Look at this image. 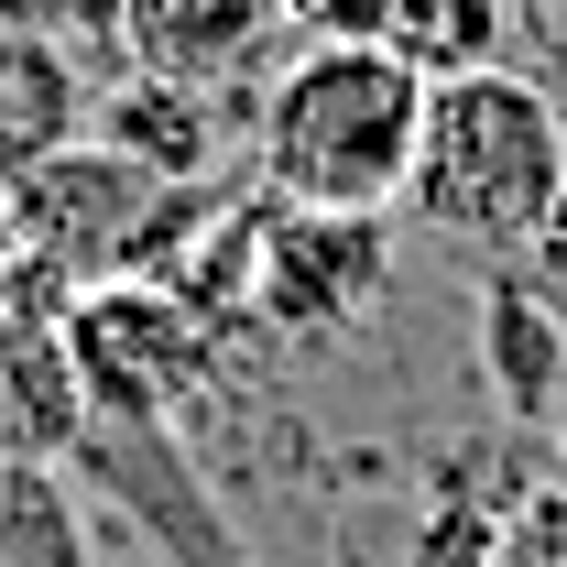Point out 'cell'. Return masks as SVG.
<instances>
[{
	"label": "cell",
	"instance_id": "277c9868",
	"mask_svg": "<svg viewBox=\"0 0 567 567\" xmlns=\"http://www.w3.org/2000/svg\"><path fill=\"white\" fill-rule=\"evenodd\" d=\"M164 197H175V186H153L110 142H66L55 164H33V175L0 197V240H11L22 274L44 262V274H66V295H76V284L142 274V240H153Z\"/></svg>",
	"mask_w": 567,
	"mask_h": 567
},
{
	"label": "cell",
	"instance_id": "5b68a950",
	"mask_svg": "<svg viewBox=\"0 0 567 567\" xmlns=\"http://www.w3.org/2000/svg\"><path fill=\"white\" fill-rule=\"evenodd\" d=\"M382 295H393V229H382V218L262 208L251 328H274V339H295V350H317V339H350Z\"/></svg>",
	"mask_w": 567,
	"mask_h": 567
},
{
	"label": "cell",
	"instance_id": "8992f818",
	"mask_svg": "<svg viewBox=\"0 0 567 567\" xmlns=\"http://www.w3.org/2000/svg\"><path fill=\"white\" fill-rule=\"evenodd\" d=\"M284 33H295L284 0H121V66L208 87V99H229L240 76L262 87L284 66Z\"/></svg>",
	"mask_w": 567,
	"mask_h": 567
},
{
	"label": "cell",
	"instance_id": "30bf717a",
	"mask_svg": "<svg viewBox=\"0 0 567 567\" xmlns=\"http://www.w3.org/2000/svg\"><path fill=\"white\" fill-rule=\"evenodd\" d=\"M481 350H492V393L513 415H557L567 404V317L546 284H492L481 295Z\"/></svg>",
	"mask_w": 567,
	"mask_h": 567
},
{
	"label": "cell",
	"instance_id": "7a4b0ae2",
	"mask_svg": "<svg viewBox=\"0 0 567 567\" xmlns=\"http://www.w3.org/2000/svg\"><path fill=\"white\" fill-rule=\"evenodd\" d=\"M567 197V121L524 66H458L425 87V142L404 208L470 251H535Z\"/></svg>",
	"mask_w": 567,
	"mask_h": 567
},
{
	"label": "cell",
	"instance_id": "8fae6325",
	"mask_svg": "<svg viewBox=\"0 0 567 567\" xmlns=\"http://www.w3.org/2000/svg\"><path fill=\"white\" fill-rule=\"evenodd\" d=\"M0 567H87V524L55 470H0Z\"/></svg>",
	"mask_w": 567,
	"mask_h": 567
},
{
	"label": "cell",
	"instance_id": "52a82bcc",
	"mask_svg": "<svg viewBox=\"0 0 567 567\" xmlns=\"http://www.w3.org/2000/svg\"><path fill=\"white\" fill-rule=\"evenodd\" d=\"M87 447V393H76V360L55 306H0V470H55Z\"/></svg>",
	"mask_w": 567,
	"mask_h": 567
},
{
	"label": "cell",
	"instance_id": "4fadbf2b",
	"mask_svg": "<svg viewBox=\"0 0 567 567\" xmlns=\"http://www.w3.org/2000/svg\"><path fill=\"white\" fill-rule=\"evenodd\" d=\"M284 11H295V33H393L404 0H284Z\"/></svg>",
	"mask_w": 567,
	"mask_h": 567
},
{
	"label": "cell",
	"instance_id": "3957f363",
	"mask_svg": "<svg viewBox=\"0 0 567 567\" xmlns=\"http://www.w3.org/2000/svg\"><path fill=\"white\" fill-rule=\"evenodd\" d=\"M55 328H66L76 393H87V436H175L186 404L218 382V328L153 274L76 284Z\"/></svg>",
	"mask_w": 567,
	"mask_h": 567
},
{
	"label": "cell",
	"instance_id": "7c38bea8",
	"mask_svg": "<svg viewBox=\"0 0 567 567\" xmlns=\"http://www.w3.org/2000/svg\"><path fill=\"white\" fill-rule=\"evenodd\" d=\"M11 33H44L66 55H121V0H0Z\"/></svg>",
	"mask_w": 567,
	"mask_h": 567
},
{
	"label": "cell",
	"instance_id": "ba28073f",
	"mask_svg": "<svg viewBox=\"0 0 567 567\" xmlns=\"http://www.w3.org/2000/svg\"><path fill=\"white\" fill-rule=\"evenodd\" d=\"M87 142H110V153L142 164L153 186H208L218 153H229V99L121 66V87H99V110H87Z\"/></svg>",
	"mask_w": 567,
	"mask_h": 567
},
{
	"label": "cell",
	"instance_id": "6da1fadb",
	"mask_svg": "<svg viewBox=\"0 0 567 567\" xmlns=\"http://www.w3.org/2000/svg\"><path fill=\"white\" fill-rule=\"evenodd\" d=\"M425 87L436 76L382 33H306L251 99V186L274 208L393 218L415 186Z\"/></svg>",
	"mask_w": 567,
	"mask_h": 567
},
{
	"label": "cell",
	"instance_id": "5bb4252c",
	"mask_svg": "<svg viewBox=\"0 0 567 567\" xmlns=\"http://www.w3.org/2000/svg\"><path fill=\"white\" fill-rule=\"evenodd\" d=\"M535 11H567V0H535Z\"/></svg>",
	"mask_w": 567,
	"mask_h": 567
},
{
	"label": "cell",
	"instance_id": "9c48e42d",
	"mask_svg": "<svg viewBox=\"0 0 567 567\" xmlns=\"http://www.w3.org/2000/svg\"><path fill=\"white\" fill-rule=\"evenodd\" d=\"M87 110H99V87H87V66H76L66 44L0 22V197L33 164H55L66 142H87Z\"/></svg>",
	"mask_w": 567,
	"mask_h": 567
}]
</instances>
